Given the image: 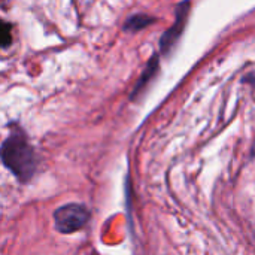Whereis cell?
Listing matches in <instances>:
<instances>
[{"label": "cell", "mask_w": 255, "mask_h": 255, "mask_svg": "<svg viewBox=\"0 0 255 255\" xmlns=\"http://www.w3.org/2000/svg\"><path fill=\"white\" fill-rule=\"evenodd\" d=\"M154 19L148 15H143V13H137V15H133L130 16L126 24H124V28L127 31H139L142 28H145L146 25H149Z\"/></svg>", "instance_id": "5b68a950"}, {"label": "cell", "mask_w": 255, "mask_h": 255, "mask_svg": "<svg viewBox=\"0 0 255 255\" xmlns=\"http://www.w3.org/2000/svg\"><path fill=\"white\" fill-rule=\"evenodd\" d=\"M12 43V25L0 19V48H6Z\"/></svg>", "instance_id": "8992f818"}, {"label": "cell", "mask_w": 255, "mask_h": 255, "mask_svg": "<svg viewBox=\"0 0 255 255\" xmlns=\"http://www.w3.org/2000/svg\"><path fill=\"white\" fill-rule=\"evenodd\" d=\"M0 160L16 176L19 182H28L36 170L37 161L33 146L22 131H13L0 146Z\"/></svg>", "instance_id": "6da1fadb"}, {"label": "cell", "mask_w": 255, "mask_h": 255, "mask_svg": "<svg viewBox=\"0 0 255 255\" xmlns=\"http://www.w3.org/2000/svg\"><path fill=\"white\" fill-rule=\"evenodd\" d=\"M188 10H190V3L185 1L184 4H181L178 13H176V19L172 24V27L164 33V36L160 40V48L163 52H167L181 37L184 28H185V22H187V16H188Z\"/></svg>", "instance_id": "3957f363"}, {"label": "cell", "mask_w": 255, "mask_h": 255, "mask_svg": "<svg viewBox=\"0 0 255 255\" xmlns=\"http://www.w3.org/2000/svg\"><path fill=\"white\" fill-rule=\"evenodd\" d=\"M55 226L60 233L70 235L81 230L90 220V212L84 205L79 203H69L60 206L54 212Z\"/></svg>", "instance_id": "7a4b0ae2"}, {"label": "cell", "mask_w": 255, "mask_h": 255, "mask_svg": "<svg viewBox=\"0 0 255 255\" xmlns=\"http://www.w3.org/2000/svg\"><path fill=\"white\" fill-rule=\"evenodd\" d=\"M157 70H158V60H157V58H152L151 63L146 66V69L143 70V73L140 75V78L137 79V82H136V85H134V90L131 91V99L137 97V96L146 88V85H148V84L152 81V78L155 76Z\"/></svg>", "instance_id": "277c9868"}]
</instances>
